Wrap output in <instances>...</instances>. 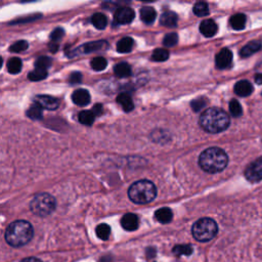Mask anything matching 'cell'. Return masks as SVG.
Instances as JSON below:
<instances>
[{
    "label": "cell",
    "instance_id": "obj_45",
    "mask_svg": "<svg viewBox=\"0 0 262 262\" xmlns=\"http://www.w3.org/2000/svg\"><path fill=\"white\" fill-rule=\"evenodd\" d=\"M259 68H260V69H262V64H260V65H259Z\"/></svg>",
    "mask_w": 262,
    "mask_h": 262
},
{
    "label": "cell",
    "instance_id": "obj_33",
    "mask_svg": "<svg viewBox=\"0 0 262 262\" xmlns=\"http://www.w3.org/2000/svg\"><path fill=\"white\" fill-rule=\"evenodd\" d=\"M107 65H108L107 60L101 57L94 58L91 61V68L94 70V71H102V70L106 69Z\"/></svg>",
    "mask_w": 262,
    "mask_h": 262
},
{
    "label": "cell",
    "instance_id": "obj_25",
    "mask_svg": "<svg viewBox=\"0 0 262 262\" xmlns=\"http://www.w3.org/2000/svg\"><path fill=\"white\" fill-rule=\"evenodd\" d=\"M95 119V115L92 113V111H82L78 115V120L81 124L90 126L93 124Z\"/></svg>",
    "mask_w": 262,
    "mask_h": 262
},
{
    "label": "cell",
    "instance_id": "obj_18",
    "mask_svg": "<svg viewBox=\"0 0 262 262\" xmlns=\"http://www.w3.org/2000/svg\"><path fill=\"white\" fill-rule=\"evenodd\" d=\"M155 218L158 220L160 223L166 224L172 220L173 213H172L170 208H167V207L160 208L155 212Z\"/></svg>",
    "mask_w": 262,
    "mask_h": 262
},
{
    "label": "cell",
    "instance_id": "obj_32",
    "mask_svg": "<svg viewBox=\"0 0 262 262\" xmlns=\"http://www.w3.org/2000/svg\"><path fill=\"white\" fill-rule=\"evenodd\" d=\"M193 11L198 16H206L209 14V6L206 2H198L194 5Z\"/></svg>",
    "mask_w": 262,
    "mask_h": 262
},
{
    "label": "cell",
    "instance_id": "obj_29",
    "mask_svg": "<svg viewBox=\"0 0 262 262\" xmlns=\"http://www.w3.org/2000/svg\"><path fill=\"white\" fill-rule=\"evenodd\" d=\"M168 58H169V51L163 48H158L154 50L152 55V61L154 62H164L167 61Z\"/></svg>",
    "mask_w": 262,
    "mask_h": 262
},
{
    "label": "cell",
    "instance_id": "obj_24",
    "mask_svg": "<svg viewBox=\"0 0 262 262\" xmlns=\"http://www.w3.org/2000/svg\"><path fill=\"white\" fill-rule=\"evenodd\" d=\"M91 23L92 25L98 29V30H103L104 28L107 27L108 24V19L107 16L104 15L103 13L100 12H96L91 16Z\"/></svg>",
    "mask_w": 262,
    "mask_h": 262
},
{
    "label": "cell",
    "instance_id": "obj_19",
    "mask_svg": "<svg viewBox=\"0 0 262 262\" xmlns=\"http://www.w3.org/2000/svg\"><path fill=\"white\" fill-rule=\"evenodd\" d=\"M117 102L120 104L125 112H131L134 108V103L132 101V98L127 93H120L117 96Z\"/></svg>",
    "mask_w": 262,
    "mask_h": 262
},
{
    "label": "cell",
    "instance_id": "obj_26",
    "mask_svg": "<svg viewBox=\"0 0 262 262\" xmlns=\"http://www.w3.org/2000/svg\"><path fill=\"white\" fill-rule=\"evenodd\" d=\"M22 61L19 58H12L7 63V71L10 74H17L22 70Z\"/></svg>",
    "mask_w": 262,
    "mask_h": 262
},
{
    "label": "cell",
    "instance_id": "obj_9",
    "mask_svg": "<svg viewBox=\"0 0 262 262\" xmlns=\"http://www.w3.org/2000/svg\"><path fill=\"white\" fill-rule=\"evenodd\" d=\"M34 101L42 109H46L50 111L57 110L60 106V100L50 95H37V96H35Z\"/></svg>",
    "mask_w": 262,
    "mask_h": 262
},
{
    "label": "cell",
    "instance_id": "obj_6",
    "mask_svg": "<svg viewBox=\"0 0 262 262\" xmlns=\"http://www.w3.org/2000/svg\"><path fill=\"white\" fill-rule=\"evenodd\" d=\"M56 199L46 193L36 195L30 203V210L32 211V213L40 217L50 215L56 210Z\"/></svg>",
    "mask_w": 262,
    "mask_h": 262
},
{
    "label": "cell",
    "instance_id": "obj_7",
    "mask_svg": "<svg viewBox=\"0 0 262 262\" xmlns=\"http://www.w3.org/2000/svg\"><path fill=\"white\" fill-rule=\"evenodd\" d=\"M245 177L250 182H258L262 179V158H258L248 165L245 170Z\"/></svg>",
    "mask_w": 262,
    "mask_h": 262
},
{
    "label": "cell",
    "instance_id": "obj_11",
    "mask_svg": "<svg viewBox=\"0 0 262 262\" xmlns=\"http://www.w3.org/2000/svg\"><path fill=\"white\" fill-rule=\"evenodd\" d=\"M138 224H139L138 217L136 214H133V213H127L121 219L122 228L127 232L136 231L138 228Z\"/></svg>",
    "mask_w": 262,
    "mask_h": 262
},
{
    "label": "cell",
    "instance_id": "obj_13",
    "mask_svg": "<svg viewBox=\"0 0 262 262\" xmlns=\"http://www.w3.org/2000/svg\"><path fill=\"white\" fill-rule=\"evenodd\" d=\"M218 27L213 20H204L200 25V32L205 37H213L217 33Z\"/></svg>",
    "mask_w": 262,
    "mask_h": 262
},
{
    "label": "cell",
    "instance_id": "obj_38",
    "mask_svg": "<svg viewBox=\"0 0 262 262\" xmlns=\"http://www.w3.org/2000/svg\"><path fill=\"white\" fill-rule=\"evenodd\" d=\"M64 35H65V31L62 28H57L51 32L50 39L52 40V42H57L64 37Z\"/></svg>",
    "mask_w": 262,
    "mask_h": 262
},
{
    "label": "cell",
    "instance_id": "obj_31",
    "mask_svg": "<svg viewBox=\"0 0 262 262\" xmlns=\"http://www.w3.org/2000/svg\"><path fill=\"white\" fill-rule=\"evenodd\" d=\"M27 116L32 120H40L42 118V108L35 103L27 111Z\"/></svg>",
    "mask_w": 262,
    "mask_h": 262
},
{
    "label": "cell",
    "instance_id": "obj_44",
    "mask_svg": "<svg viewBox=\"0 0 262 262\" xmlns=\"http://www.w3.org/2000/svg\"><path fill=\"white\" fill-rule=\"evenodd\" d=\"M255 81H256L258 84H262V73L256 75V77H255Z\"/></svg>",
    "mask_w": 262,
    "mask_h": 262
},
{
    "label": "cell",
    "instance_id": "obj_43",
    "mask_svg": "<svg viewBox=\"0 0 262 262\" xmlns=\"http://www.w3.org/2000/svg\"><path fill=\"white\" fill-rule=\"evenodd\" d=\"M49 48L51 49L52 52H56L58 50V48H59V44L57 42H51L50 45H49Z\"/></svg>",
    "mask_w": 262,
    "mask_h": 262
},
{
    "label": "cell",
    "instance_id": "obj_1",
    "mask_svg": "<svg viewBox=\"0 0 262 262\" xmlns=\"http://www.w3.org/2000/svg\"><path fill=\"white\" fill-rule=\"evenodd\" d=\"M201 127L210 133H219L228 129L231 120L230 116L218 108H209L200 117Z\"/></svg>",
    "mask_w": 262,
    "mask_h": 262
},
{
    "label": "cell",
    "instance_id": "obj_17",
    "mask_svg": "<svg viewBox=\"0 0 262 262\" xmlns=\"http://www.w3.org/2000/svg\"><path fill=\"white\" fill-rule=\"evenodd\" d=\"M261 46H262L261 41H258V40L251 41L241 49L240 55L242 58H248V57L254 55L255 52H257L258 50H260Z\"/></svg>",
    "mask_w": 262,
    "mask_h": 262
},
{
    "label": "cell",
    "instance_id": "obj_16",
    "mask_svg": "<svg viewBox=\"0 0 262 262\" xmlns=\"http://www.w3.org/2000/svg\"><path fill=\"white\" fill-rule=\"evenodd\" d=\"M109 46L108 42L100 40V41H93V42H89V43H86L84 45H82L80 48L81 52L83 54H89V52H93V51H97V50H101L107 48Z\"/></svg>",
    "mask_w": 262,
    "mask_h": 262
},
{
    "label": "cell",
    "instance_id": "obj_42",
    "mask_svg": "<svg viewBox=\"0 0 262 262\" xmlns=\"http://www.w3.org/2000/svg\"><path fill=\"white\" fill-rule=\"evenodd\" d=\"M21 262H42L40 259L38 258H35V257H29V258H25L24 260H22Z\"/></svg>",
    "mask_w": 262,
    "mask_h": 262
},
{
    "label": "cell",
    "instance_id": "obj_14",
    "mask_svg": "<svg viewBox=\"0 0 262 262\" xmlns=\"http://www.w3.org/2000/svg\"><path fill=\"white\" fill-rule=\"evenodd\" d=\"M234 89L236 94H238L239 96L246 97L253 92V85L247 80H242L236 83Z\"/></svg>",
    "mask_w": 262,
    "mask_h": 262
},
{
    "label": "cell",
    "instance_id": "obj_5",
    "mask_svg": "<svg viewBox=\"0 0 262 262\" xmlns=\"http://www.w3.org/2000/svg\"><path fill=\"white\" fill-rule=\"evenodd\" d=\"M194 238L202 243L211 241L218 233L217 223L211 218H201L196 221L191 229Z\"/></svg>",
    "mask_w": 262,
    "mask_h": 262
},
{
    "label": "cell",
    "instance_id": "obj_21",
    "mask_svg": "<svg viewBox=\"0 0 262 262\" xmlns=\"http://www.w3.org/2000/svg\"><path fill=\"white\" fill-rule=\"evenodd\" d=\"M114 72H115V75L119 78H127V77L131 76L132 70H131V67L129 64L119 63L115 66Z\"/></svg>",
    "mask_w": 262,
    "mask_h": 262
},
{
    "label": "cell",
    "instance_id": "obj_4",
    "mask_svg": "<svg viewBox=\"0 0 262 262\" xmlns=\"http://www.w3.org/2000/svg\"><path fill=\"white\" fill-rule=\"evenodd\" d=\"M157 196L156 185L147 179L138 180L131 184L128 189V197L135 204L151 203Z\"/></svg>",
    "mask_w": 262,
    "mask_h": 262
},
{
    "label": "cell",
    "instance_id": "obj_40",
    "mask_svg": "<svg viewBox=\"0 0 262 262\" xmlns=\"http://www.w3.org/2000/svg\"><path fill=\"white\" fill-rule=\"evenodd\" d=\"M81 80H82V75H81V73H79V72L72 73L71 75H70V78H69L70 83H72V84L80 83Z\"/></svg>",
    "mask_w": 262,
    "mask_h": 262
},
{
    "label": "cell",
    "instance_id": "obj_36",
    "mask_svg": "<svg viewBox=\"0 0 262 262\" xmlns=\"http://www.w3.org/2000/svg\"><path fill=\"white\" fill-rule=\"evenodd\" d=\"M51 59L48 57H40L35 62V67L37 69H42V70H47L51 66Z\"/></svg>",
    "mask_w": 262,
    "mask_h": 262
},
{
    "label": "cell",
    "instance_id": "obj_41",
    "mask_svg": "<svg viewBox=\"0 0 262 262\" xmlns=\"http://www.w3.org/2000/svg\"><path fill=\"white\" fill-rule=\"evenodd\" d=\"M92 113L95 115V116H100L102 114V106L100 103H96L94 104V107L92 109Z\"/></svg>",
    "mask_w": 262,
    "mask_h": 262
},
{
    "label": "cell",
    "instance_id": "obj_28",
    "mask_svg": "<svg viewBox=\"0 0 262 262\" xmlns=\"http://www.w3.org/2000/svg\"><path fill=\"white\" fill-rule=\"evenodd\" d=\"M47 70H42V69H35L34 71L30 72L28 74V79L30 81H34V82H36V81H41L43 79H45L47 77Z\"/></svg>",
    "mask_w": 262,
    "mask_h": 262
},
{
    "label": "cell",
    "instance_id": "obj_8",
    "mask_svg": "<svg viewBox=\"0 0 262 262\" xmlns=\"http://www.w3.org/2000/svg\"><path fill=\"white\" fill-rule=\"evenodd\" d=\"M135 16V12L131 7L122 6L119 7L114 16V24L116 25H127L130 24Z\"/></svg>",
    "mask_w": 262,
    "mask_h": 262
},
{
    "label": "cell",
    "instance_id": "obj_2",
    "mask_svg": "<svg viewBox=\"0 0 262 262\" xmlns=\"http://www.w3.org/2000/svg\"><path fill=\"white\" fill-rule=\"evenodd\" d=\"M229 163V157L220 148H209L199 157L200 167L208 173H218L225 169Z\"/></svg>",
    "mask_w": 262,
    "mask_h": 262
},
{
    "label": "cell",
    "instance_id": "obj_39",
    "mask_svg": "<svg viewBox=\"0 0 262 262\" xmlns=\"http://www.w3.org/2000/svg\"><path fill=\"white\" fill-rule=\"evenodd\" d=\"M205 104H206V100L204 98H197V99L191 101V108H193V110L195 112H198L202 108L205 107Z\"/></svg>",
    "mask_w": 262,
    "mask_h": 262
},
{
    "label": "cell",
    "instance_id": "obj_30",
    "mask_svg": "<svg viewBox=\"0 0 262 262\" xmlns=\"http://www.w3.org/2000/svg\"><path fill=\"white\" fill-rule=\"evenodd\" d=\"M172 251L176 256H188L193 253V247L190 245H177Z\"/></svg>",
    "mask_w": 262,
    "mask_h": 262
},
{
    "label": "cell",
    "instance_id": "obj_37",
    "mask_svg": "<svg viewBox=\"0 0 262 262\" xmlns=\"http://www.w3.org/2000/svg\"><path fill=\"white\" fill-rule=\"evenodd\" d=\"M27 48H28V42L25 40H20V41H16L13 44H11L9 47V50L11 52H22L26 50Z\"/></svg>",
    "mask_w": 262,
    "mask_h": 262
},
{
    "label": "cell",
    "instance_id": "obj_12",
    "mask_svg": "<svg viewBox=\"0 0 262 262\" xmlns=\"http://www.w3.org/2000/svg\"><path fill=\"white\" fill-rule=\"evenodd\" d=\"M72 100L80 107H85L90 102V94L86 89H77L72 94Z\"/></svg>",
    "mask_w": 262,
    "mask_h": 262
},
{
    "label": "cell",
    "instance_id": "obj_34",
    "mask_svg": "<svg viewBox=\"0 0 262 262\" xmlns=\"http://www.w3.org/2000/svg\"><path fill=\"white\" fill-rule=\"evenodd\" d=\"M178 42V35L176 33H169L163 39V44L167 47H172Z\"/></svg>",
    "mask_w": 262,
    "mask_h": 262
},
{
    "label": "cell",
    "instance_id": "obj_3",
    "mask_svg": "<svg viewBox=\"0 0 262 262\" xmlns=\"http://www.w3.org/2000/svg\"><path fill=\"white\" fill-rule=\"evenodd\" d=\"M34 235L33 226L26 220H16L8 225L5 240L12 247H22L28 244Z\"/></svg>",
    "mask_w": 262,
    "mask_h": 262
},
{
    "label": "cell",
    "instance_id": "obj_27",
    "mask_svg": "<svg viewBox=\"0 0 262 262\" xmlns=\"http://www.w3.org/2000/svg\"><path fill=\"white\" fill-rule=\"evenodd\" d=\"M95 233H96V236L102 240V241H107L109 240L110 238V235H111V228L110 225L106 224V223H101L99 224L96 230H95Z\"/></svg>",
    "mask_w": 262,
    "mask_h": 262
},
{
    "label": "cell",
    "instance_id": "obj_10",
    "mask_svg": "<svg viewBox=\"0 0 262 262\" xmlns=\"http://www.w3.org/2000/svg\"><path fill=\"white\" fill-rule=\"evenodd\" d=\"M232 62H233V52L228 48L221 49L216 55L215 64L216 67L220 70L229 68L232 65Z\"/></svg>",
    "mask_w": 262,
    "mask_h": 262
},
{
    "label": "cell",
    "instance_id": "obj_15",
    "mask_svg": "<svg viewBox=\"0 0 262 262\" xmlns=\"http://www.w3.org/2000/svg\"><path fill=\"white\" fill-rule=\"evenodd\" d=\"M178 22L177 14L173 11H166L160 16V24L167 28L176 27Z\"/></svg>",
    "mask_w": 262,
    "mask_h": 262
},
{
    "label": "cell",
    "instance_id": "obj_35",
    "mask_svg": "<svg viewBox=\"0 0 262 262\" xmlns=\"http://www.w3.org/2000/svg\"><path fill=\"white\" fill-rule=\"evenodd\" d=\"M230 112L233 117H240L243 114V109L237 99H233L230 102Z\"/></svg>",
    "mask_w": 262,
    "mask_h": 262
},
{
    "label": "cell",
    "instance_id": "obj_22",
    "mask_svg": "<svg viewBox=\"0 0 262 262\" xmlns=\"http://www.w3.org/2000/svg\"><path fill=\"white\" fill-rule=\"evenodd\" d=\"M246 22H247L246 15L243 13H236L231 17V20H230V24L232 28L238 31L243 30L244 28H245Z\"/></svg>",
    "mask_w": 262,
    "mask_h": 262
},
{
    "label": "cell",
    "instance_id": "obj_23",
    "mask_svg": "<svg viewBox=\"0 0 262 262\" xmlns=\"http://www.w3.org/2000/svg\"><path fill=\"white\" fill-rule=\"evenodd\" d=\"M134 41L130 37H124L122 38L118 43H117V50L120 54H128L133 48Z\"/></svg>",
    "mask_w": 262,
    "mask_h": 262
},
{
    "label": "cell",
    "instance_id": "obj_20",
    "mask_svg": "<svg viewBox=\"0 0 262 262\" xmlns=\"http://www.w3.org/2000/svg\"><path fill=\"white\" fill-rule=\"evenodd\" d=\"M156 16H157V12L156 10L152 7V6H144L141 9V19L142 21L147 24V25H151L155 22L156 20Z\"/></svg>",
    "mask_w": 262,
    "mask_h": 262
}]
</instances>
